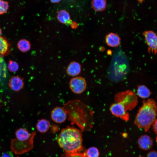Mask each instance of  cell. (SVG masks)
Listing matches in <instances>:
<instances>
[{"label":"cell","instance_id":"obj_3","mask_svg":"<svg viewBox=\"0 0 157 157\" xmlns=\"http://www.w3.org/2000/svg\"><path fill=\"white\" fill-rule=\"evenodd\" d=\"M142 103L135 117L134 123L138 128L147 132L156 119L157 105L152 99L144 100Z\"/></svg>","mask_w":157,"mask_h":157},{"label":"cell","instance_id":"obj_17","mask_svg":"<svg viewBox=\"0 0 157 157\" xmlns=\"http://www.w3.org/2000/svg\"><path fill=\"white\" fill-rule=\"evenodd\" d=\"M17 46L19 50L22 52H27L30 50L31 45L28 40L22 39L19 40L17 43Z\"/></svg>","mask_w":157,"mask_h":157},{"label":"cell","instance_id":"obj_24","mask_svg":"<svg viewBox=\"0 0 157 157\" xmlns=\"http://www.w3.org/2000/svg\"><path fill=\"white\" fill-rule=\"evenodd\" d=\"M147 157H157V151L155 150L150 151L147 154Z\"/></svg>","mask_w":157,"mask_h":157},{"label":"cell","instance_id":"obj_8","mask_svg":"<svg viewBox=\"0 0 157 157\" xmlns=\"http://www.w3.org/2000/svg\"><path fill=\"white\" fill-rule=\"evenodd\" d=\"M51 116L52 120L57 123L64 122L67 117V112L63 107L57 106L53 108Z\"/></svg>","mask_w":157,"mask_h":157},{"label":"cell","instance_id":"obj_7","mask_svg":"<svg viewBox=\"0 0 157 157\" xmlns=\"http://www.w3.org/2000/svg\"><path fill=\"white\" fill-rule=\"evenodd\" d=\"M110 110L112 114L125 121L129 119V115L124 106L120 103L115 102L111 105Z\"/></svg>","mask_w":157,"mask_h":157},{"label":"cell","instance_id":"obj_10","mask_svg":"<svg viewBox=\"0 0 157 157\" xmlns=\"http://www.w3.org/2000/svg\"><path fill=\"white\" fill-rule=\"evenodd\" d=\"M56 18L60 23L69 25L73 29H76L78 26L77 23L71 20L69 13L65 10L58 11Z\"/></svg>","mask_w":157,"mask_h":157},{"label":"cell","instance_id":"obj_2","mask_svg":"<svg viewBox=\"0 0 157 157\" xmlns=\"http://www.w3.org/2000/svg\"><path fill=\"white\" fill-rule=\"evenodd\" d=\"M57 141L66 153L80 152L83 148L82 131L73 127L67 126L63 129Z\"/></svg>","mask_w":157,"mask_h":157},{"label":"cell","instance_id":"obj_5","mask_svg":"<svg viewBox=\"0 0 157 157\" xmlns=\"http://www.w3.org/2000/svg\"><path fill=\"white\" fill-rule=\"evenodd\" d=\"M114 100L115 102L122 105L127 111L133 110L138 103L136 94L129 90L117 93L115 96Z\"/></svg>","mask_w":157,"mask_h":157},{"label":"cell","instance_id":"obj_14","mask_svg":"<svg viewBox=\"0 0 157 157\" xmlns=\"http://www.w3.org/2000/svg\"><path fill=\"white\" fill-rule=\"evenodd\" d=\"M9 83L10 88L15 91L19 90L23 88L24 85L23 79L18 76L11 77Z\"/></svg>","mask_w":157,"mask_h":157},{"label":"cell","instance_id":"obj_23","mask_svg":"<svg viewBox=\"0 0 157 157\" xmlns=\"http://www.w3.org/2000/svg\"><path fill=\"white\" fill-rule=\"evenodd\" d=\"M66 157H87L85 153L80 152L74 153H67L65 154Z\"/></svg>","mask_w":157,"mask_h":157},{"label":"cell","instance_id":"obj_1","mask_svg":"<svg viewBox=\"0 0 157 157\" xmlns=\"http://www.w3.org/2000/svg\"><path fill=\"white\" fill-rule=\"evenodd\" d=\"M63 107L66 111L68 120L76 124L82 131H88L93 127V112L81 101H70Z\"/></svg>","mask_w":157,"mask_h":157},{"label":"cell","instance_id":"obj_31","mask_svg":"<svg viewBox=\"0 0 157 157\" xmlns=\"http://www.w3.org/2000/svg\"><path fill=\"white\" fill-rule=\"evenodd\" d=\"M139 157H143V156H139Z\"/></svg>","mask_w":157,"mask_h":157},{"label":"cell","instance_id":"obj_4","mask_svg":"<svg viewBox=\"0 0 157 157\" xmlns=\"http://www.w3.org/2000/svg\"><path fill=\"white\" fill-rule=\"evenodd\" d=\"M35 132L30 133L26 129L20 128L15 132L16 138L12 140L10 147L16 154L20 155L26 153L33 147V139Z\"/></svg>","mask_w":157,"mask_h":157},{"label":"cell","instance_id":"obj_18","mask_svg":"<svg viewBox=\"0 0 157 157\" xmlns=\"http://www.w3.org/2000/svg\"><path fill=\"white\" fill-rule=\"evenodd\" d=\"M137 93L138 96L143 99L148 98L151 94V92L144 85H140L138 86Z\"/></svg>","mask_w":157,"mask_h":157},{"label":"cell","instance_id":"obj_22","mask_svg":"<svg viewBox=\"0 0 157 157\" xmlns=\"http://www.w3.org/2000/svg\"><path fill=\"white\" fill-rule=\"evenodd\" d=\"M9 70L12 72H15L17 71L19 68L18 63L15 61L10 60L8 65Z\"/></svg>","mask_w":157,"mask_h":157},{"label":"cell","instance_id":"obj_13","mask_svg":"<svg viewBox=\"0 0 157 157\" xmlns=\"http://www.w3.org/2000/svg\"><path fill=\"white\" fill-rule=\"evenodd\" d=\"M105 40L107 45L111 47H117L120 44V37L117 34L114 33L110 32L107 34Z\"/></svg>","mask_w":157,"mask_h":157},{"label":"cell","instance_id":"obj_30","mask_svg":"<svg viewBox=\"0 0 157 157\" xmlns=\"http://www.w3.org/2000/svg\"><path fill=\"white\" fill-rule=\"evenodd\" d=\"M156 142H157V135L156 137Z\"/></svg>","mask_w":157,"mask_h":157},{"label":"cell","instance_id":"obj_16","mask_svg":"<svg viewBox=\"0 0 157 157\" xmlns=\"http://www.w3.org/2000/svg\"><path fill=\"white\" fill-rule=\"evenodd\" d=\"M50 126V123L48 120L42 119L38 122L36 127L39 132L41 133H45L49 129Z\"/></svg>","mask_w":157,"mask_h":157},{"label":"cell","instance_id":"obj_11","mask_svg":"<svg viewBox=\"0 0 157 157\" xmlns=\"http://www.w3.org/2000/svg\"><path fill=\"white\" fill-rule=\"evenodd\" d=\"M138 142L139 148L145 151L150 149L153 146V143L152 139L146 135L140 136L138 140Z\"/></svg>","mask_w":157,"mask_h":157},{"label":"cell","instance_id":"obj_19","mask_svg":"<svg viewBox=\"0 0 157 157\" xmlns=\"http://www.w3.org/2000/svg\"><path fill=\"white\" fill-rule=\"evenodd\" d=\"M9 44L7 39L5 38L0 37V54L4 55L8 51Z\"/></svg>","mask_w":157,"mask_h":157},{"label":"cell","instance_id":"obj_27","mask_svg":"<svg viewBox=\"0 0 157 157\" xmlns=\"http://www.w3.org/2000/svg\"><path fill=\"white\" fill-rule=\"evenodd\" d=\"M58 129V126H56V125H54L52 127V131H53V132L56 131Z\"/></svg>","mask_w":157,"mask_h":157},{"label":"cell","instance_id":"obj_9","mask_svg":"<svg viewBox=\"0 0 157 157\" xmlns=\"http://www.w3.org/2000/svg\"><path fill=\"white\" fill-rule=\"evenodd\" d=\"M149 49L152 52H157V35L151 31H145L143 33Z\"/></svg>","mask_w":157,"mask_h":157},{"label":"cell","instance_id":"obj_25","mask_svg":"<svg viewBox=\"0 0 157 157\" xmlns=\"http://www.w3.org/2000/svg\"><path fill=\"white\" fill-rule=\"evenodd\" d=\"M152 125L153 130L154 132L157 134V119L155 120Z\"/></svg>","mask_w":157,"mask_h":157},{"label":"cell","instance_id":"obj_29","mask_svg":"<svg viewBox=\"0 0 157 157\" xmlns=\"http://www.w3.org/2000/svg\"><path fill=\"white\" fill-rule=\"evenodd\" d=\"M2 30L1 28H0V37L2 34Z\"/></svg>","mask_w":157,"mask_h":157},{"label":"cell","instance_id":"obj_6","mask_svg":"<svg viewBox=\"0 0 157 157\" xmlns=\"http://www.w3.org/2000/svg\"><path fill=\"white\" fill-rule=\"evenodd\" d=\"M85 80L81 76L74 77L70 81L69 86L72 91L74 93L80 94L83 92L86 88Z\"/></svg>","mask_w":157,"mask_h":157},{"label":"cell","instance_id":"obj_21","mask_svg":"<svg viewBox=\"0 0 157 157\" xmlns=\"http://www.w3.org/2000/svg\"><path fill=\"white\" fill-rule=\"evenodd\" d=\"M9 8V3L7 1L0 0V15L6 13Z\"/></svg>","mask_w":157,"mask_h":157},{"label":"cell","instance_id":"obj_26","mask_svg":"<svg viewBox=\"0 0 157 157\" xmlns=\"http://www.w3.org/2000/svg\"><path fill=\"white\" fill-rule=\"evenodd\" d=\"M1 157H13L11 152H8L4 153Z\"/></svg>","mask_w":157,"mask_h":157},{"label":"cell","instance_id":"obj_15","mask_svg":"<svg viewBox=\"0 0 157 157\" xmlns=\"http://www.w3.org/2000/svg\"><path fill=\"white\" fill-rule=\"evenodd\" d=\"M91 5L95 11L97 12L102 11L106 8V0H92Z\"/></svg>","mask_w":157,"mask_h":157},{"label":"cell","instance_id":"obj_12","mask_svg":"<svg viewBox=\"0 0 157 157\" xmlns=\"http://www.w3.org/2000/svg\"><path fill=\"white\" fill-rule=\"evenodd\" d=\"M81 66L79 63L73 61L71 62L66 69V73L69 76H75L78 75L81 73Z\"/></svg>","mask_w":157,"mask_h":157},{"label":"cell","instance_id":"obj_20","mask_svg":"<svg viewBox=\"0 0 157 157\" xmlns=\"http://www.w3.org/2000/svg\"><path fill=\"white\" fill-rule=\"evenodd\" d=\"M87 157H99V152L95 147H91L87 149L84 153Z\"/></svg>","mask_w":157,"mask_h":157},{"label":"cell","instance_id":"obj_28","mask_svg":"<svg viewBox=\"0 0 157 157\" xmlns=\"http://www.w3.org/2000/svg\"><path fill=\"white\" fill-rule=\"evenodd\" d=\"M61 0H50L51 2L53 3H58Z\"/></svg>","mask_w":157,"mask_h":157}]
</instances>
